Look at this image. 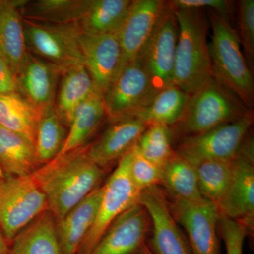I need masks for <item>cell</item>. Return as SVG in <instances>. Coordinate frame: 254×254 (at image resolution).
<instances>
[{"label":"cell","mask_w":254,"mask_h":254,"mask_svg":"<svg viewBox=\"0 0 254 254\" xmlns=\"http://www.w3.org/2000/svg\"><path fill=\"white\" fill-rule=\"evenodd\" d=\"M88 148L86 145L58 155L31 175L56 222L99 187L104 171L90 158Z\"/></svg>","instance_id":"6da1fadb"},{"label":"cell","mask_w":254,"mask_h":254,"mask_svg":"<svg viewBox=\"0 0 254 254\" xmlns=\"http://www.w3.org/2000/svg\"><path fill=\"white\" fill-rule=\"evenodd\" d=\"M173 9L179 28L173 83L190 95L213 78L208 23L203 10Z\"/></svg>","instance_id":"7a4b0ae2"},{"label":"cell","mask_w":254,"mask_h":254,"mask_svg":"<svg viewBox=\"0 0 254 254\" xmlns=\"http://www.w3.org/2000/svg\"><path fill=\"white\" fill-rule=\"evenodd\" d=\"M207 11L213 29L212 41L208 44L213 77L252 110L254 104V79L241 50L240 37L229 20L213 10Z\"/></svg>","instance_id":"3957f363"},{"label":"cell","mask_w":254,"mask_h":254,"mask_svg":"<svg viewBox=\"0 0 254 254\" xmlns=\"http://www.w3.org/2000/svg\"><path fill=\"white\" fill-rule=\"evenodd\" d=\"M250 115L252 110L213 78L190 95L179 123L190 136Z\"/></svg>","instance_id":"277c9868"},{"label":"cell","mask_w":254,"mask_h":254,"mask_svg":"<svg viewBox=\"0 0 254 254\" xmlns=\"http://www.w3.org/2000/svg\"><path fill=\"white\" fill-rule=\"evenodd\" d=\"M23 23L28 53L62 73L75 65L83 64L78 22L51 24L23 19Z\"/></svg>","instance_id":"5b68a950"},{"label":"cell","mask_w":254,"mask_h":254,"mask_svg":"<svg viewBox=\"0 0 254 254\" xmlns=\"http://www.w3.org/2000/svg\"><path fill=\"white\" fill-rule=\"evenodd\" d=\"M131 150L119 161L118 166L103 187L98 214L91 230L80 247V254H90L112 223L127 209L138 203L140 191L130 175Z\"/></svg>","instance_id":"8992f818"},{"label":"cell","mask_w":254,"mask_h":254,"mask_svg":"<svg viewBox=\"0 0 254 254\" xmlns=\"http://www.w3.org/2000/svg\"><path fill=\"white\" fill-rule=\"evenodd\" d=\"M47 210L46 196L31 175L0 181V228L8 240Z\"/></svg>","instance_id":"52a82bcc"},{"label":"cell","mask_w":254,"mask_h":254,"mask_svg":"<svg viewBox=\"0 0 254 254\" xmlns=\"http://www.w3.org/2000/svg\"><path fill=\"white\" fill-rule=\"evenodd\" d=\"M158 92L137 58L120 71L103 95L106 116L112 123L131 118L149 104Z\"/></svg>","instance_id":"ba28073f"},{"label":"cell","mask_w":254,"mask_h":254,"mask_svg":"<svg viewBox=\"0 0 254 254\" xmlns=\"http://www.w3.org/2000/svg\"><path fill=\"white\" fill-rule=\"evenodd\" d=\"M252 123L253 115H250L188 136L175 152L192 164L205 160H232L245 141Z\"/></svg>","instance_id":"9c48e42d"},{"label":"cell","mask_w":254,"mask_h":254,"mask_svg":"<svg viewBox=\"0 0 254 254\" xmlns=\"http://www.w3.org/2000/svg\"><path fill=\"white\" fill-rule=\"evenodd\" d=\"M178 31L175 10L166 2L151 36L138 57L158 91L174 85Z\"/></svg>","instance_id":"30bf717a"},{"label":"cell","mask_w":254,"mask_h":254,"mask_svg":"<svg viewBox=\"0 0 254 254\" xmlns=\"http://www.w3.org/2000/svg\"><path fill=\"white\" fill-rule=\"evenodd\" d=\"M173 218L185 228L193 254H220L218 227L220 210L206 198L168 202Z\"/></svg>","instance_id":"8fae6325"},{"label":"cell","mask_w":254,"mask_h":254,"mask_svg":"<svg viewBox=\"0 0 254 254\" xmlns=\"http://www.w3.org/2000/svg\"><path fill=\"white\" fill-rule=\"evenodd\" d=\"M254 142L243 141L232 162L231 180L226 194L219 205L220 215L245 224L254 225Z\"/></svg>","instance_id":"7c38bea8"},{"label":"cell","mask_w":254,"mask_h":254,"mask_svg":"<svg viewBox=\"0 0 254 254\" xmlns=\"http://www.w3.org/2000/svg\"><path fill=\"white\" fill-rule=\"evenodd\" d=\"M138 203L148 212L151 237L147 242L153 254H193L190 243L173 218L165 193L158 186L141 192Z\"/></svg>","instance_id":"4fadbf2b"},{"label":"cell","mask_w":254,"mask_h":254,"mask_svg":"<svg viewBox=\"0 0 254 254\" xmlns=\"http://www.w3.org/2000/svg\"><path fill=\"white\" fill-rule=\"evenodd\" d=\"M150 227L148 212L136 203L112 223L90 254H141Z\"/></svg>","instance_id":"5bb4252c"},{"label":"cell","mask_w":254,"mask_h":254,"mask_svg":"<svg viewBox=\"0 0 254 254\" xmlns=\"http://www.w3.org/2000/svg\"><path fill=\"white\" fill-rule=\"evenodd\" d=\"M79 43L83 64L95 92L103 98L121 68L122 50L118 33L89 35L81 32Z\"/></svg>","instance_id":"9a60e30c"},{"label":"cell","mask_w":254,"mask_h":254,"mask_svg":"<svg viewBox=\"0 0 254 254\" xmlns=\"http://www.w3.org/2000/svg\"><path fill=\"white\" fill-rule=\"evenodd\" d=\"M165 5L166 1L160 0H133L123 26L117 33L122 50L120 71L141 54Z\"/></svg>","instance_id":"2e32d148"},{"label":"cell","mask_w":254,"mask_h":254,"mask_svg":"<svg viewBox=\"0 0 254 254\" xmlns=\"http://www.w3.org/2000/svg\"><path fill=\"white\" fill-rule=\"evenodd\" d=\"M61 71L28 53L17 76L18 94L44 113L55 105Z\"/></svg>","instance_id":"e0dca14e"},{"label":"cell","mask_w":254,"mask_h":254,"mask_svg":"<svg viewBox=\"0 0 254 254\" xmlns=\"http://www.w3.org/2000/svg\"><path fill=\"white\" fill-rule=\"evenodd\" d=\"M148 126L141 119L133 117L113 122L96 141L88 145V155L105 168L129 151Z\"/></svg>","instance_id":"ac0fdd59"},{"label":"cell","mask_w":254,"mask_h":254,"mask_svg":"<svg viewBox=\"0 0 254 254\" xmlns=\"http://www.w3.org/2000/svg\"><path fill=\"white\" fill-rule=\"evenodd\" d=\"M103 194L98 187L56 222L57 234L63 254H76L94 223Z\"/></svg>","instance_id":"d6986e66"},{"label":"cell","mask_w":254,"mask_h":254,"mask_svg":"<svg viewBox=\"0 0 254 254\" xmlns=\"http://www.w3.org/2000/svg\"><path fill=\"white\" fill-rule=\"evenodd\" d=\"M0 53L17 77L28 55L17 1H0Z\"/></svg>","instance_id":"ffe728a7"},{"label":"cell","mask_w":254,"mask_h":254,"mask_svg":"<svg viewBox=\"0 0 254 254\" xmlns=\"http://www.w3.org/2000/svg\"><path fill=\"white\" fill-rule=\"evenodd\" d=\"M93 93H96L93 81L84 64L71 66L60 77L55 109L65 126L69 127L80 105Z\"/></svg>","instance_id":"44dd1931"},{"label":"cell","mask_w":254,"mask_h":254,"mask_svg":"<svg viewBox=\"0 0 254 254\" xmlns=\"http://www.w3.org/2000/svg\"><path fill=\"white\" fill-rule=\"evenodd\" d=\"M13 240L9 254H63L56 221L49 210L37 217Z\"/></svg>","instance_id":"7402d4cb"},{"label":"cell","mask_w":254,"mask_h":254,"mask_svg":"<svg viewBox=\"0 0 254 254\" xmlns=\"http://www.w3.org/2000/svg\"><path fill=\"white\" fill-rule=\"evenodd\" d=\"M132 0H88L78 24L89 35L117 33L123 26Z\"/></svg>","instance_id":"603a6c76"},{"label":"cell","mask_w":254,"mask_h":254,"mask_svg":"<svg viewBox=\"0 0 254 254\" xmlns=\"http://www.w3.org/2000/svg\"><path fill=\"white\" fill-rule=\"evenodd\" d=\"M87 3L88 0L17 1L23 19L51 24L79 22Z\"/></svg>","instance_id":"cb8c5ba5"},{"label":"cell","mask_w":254,"mask_h":254,"mask_svg":"<svg viewBox=\"0 0 254 254\" xmlns=\"http://www.w3.org/2000/svg\"><path fill=\"white\" fill-rule=\"evenodd\" d=\"M36 148L24 136L0 126V165L14 177L31 175L36 170Z\"/></svg>","instance_id":"d4e9b609"},{"label":"cell","mask_w":254,"mask_h":254,"mask_svg":"<svg viewBox=\"0 0 254 254\" xmlns=\"http://www.w3.org/2000/svg\"><path fill=\"white\" fill-rule=\"evenodd\" d=\"M106 116L103 98L93 93L80 105L69 125V131L59 154L63 155L86 145Z\"/></svg>","instance_id":"484cf974"},{"label":"cell","mask_w":254,"mask_h":254,"mask_svg":"<svg viewBox=\"0 0 254 254\" xmlns=\"http://www.w3.org/2000/svg\"><path fill=\"white\" fill-rule=\"evenodd\" d=\"M41 114L18 93L0 95V126L35 145Z\"/></svg>","instance_id":"4316f807"},{"label":"cell","mask_w":254,"mask_h":254,"mask_svg":"<svg viewBox=\"0 0 254 254\" xmlns=\"http://www.w3.org/2000/svg\"><path fill=\"white\" fill-rule=\"evenodd\" d=\"M160 184L173 199L194 201L203 198L194 166L176 152L162 168Z\"/></svg>","instance_id":"83f0119b"},{"label":"cell","mask_w":254,"mask_h":254,"mask_svg":"<svg viewBox=\"0 0 254 254\" xmlns=\"http://www.w3.org/2000/svg\"><path fill=\"white\" fill-rule=\"evenodd\" d=\"M189 96L175 85L167 87L158 91L149 104L135 113L133 118L141 119L148 125L171 126L181 120Z\"/></svg>","instance_id":"f1b7e54d"},{"label":"cell","mask_w":254,"mask_h":254,"mask_svg":"<svg viewBox=\"0 0 254 254\" xmlns=\"http://www.w3.org/2000/svg\"><path fill=\"white\" fill-rule=\"evenodd\" d=\"M232 162L233 159L230 160H205L193 164L202 196L213 202L218 208L230 185Z\"/></svg>","instance_id":"f546056e"},{"label":"cell","mask_w":254,"mask_h":254,"mask_svg":"<svg viewBox=\"0 0 254 254\" xmlns=\"http://www.w3.org/2000/svg\"><path fill=\"white\" fill-rule=\"evenodd\" d=\"M55 106L41 114L35 143L37 163H49L59 154L66 134Z\"/></svg>","instance_id":"4dcf8cb0"},{"label":"cell","mask_w":254,"mask_h":254,"mask_svg":"<svg viewBox=\"0 0 254 254\" xmlns=\"http://www.w3.org/2000/svg\"><path fill=\"white\" fill-rule=\"evenodd\" d=\"M170 138L169 127L153 124L147 127L134 146L142 156L163 168L175 154Z\"/></svg>","instance_id":"1f68e13d"},{"label":"cell","mask_w":254,"mask_h":254,"mask_svg":"<svg viewBox=\"0 0 254 254\" xmlns=\"http://www.w3.org/2000/svg\"><path fill=\"white\" fill-rule=\"evenodd\" d=\"M130 175L135 186L142 192L160 184L162 168L142 156L133 145L131 149Z\"/></svg>","instance_id":"d6a6232c"},{"label":"cell","mask_w":254,"mask_h":254,"mask_svg":"<svg viewBox=\"0 0 254 254\" xmlns=\"http://www.w3.org/2000/svg\"><path fill=\"white\" fill-rule=\"evenodd\" d=\"M240 43L242 45L250 68L254 61V1L242 0L238 4Z\"/></svg>","instance_id":"836d02e7"},{"label":"cell","mask_w":254,"mask_h":254,"mask_svg":"<svg viewBox=\"0 0 254 254\" xmlns=\"http://www.w3.org/2000/svg\"><path fill=\"white\" fill-rule=\"evenodd\" d=\"M226 254H243V246L248 234L245 224L221 215L219 223Z\"/></svg>","instance_id":"e575fe53"},{"label":"cell","mask_w":254,"mask_h":254,"mask_svg":"<svg viewBox=\"0 0 254 254\" xmlns=\"http://www.w3.org/2000/svg\"><path fill=\"white\" fill-rule=\"evenodd\" d=\"M170 4L175 9L213 10L227 20L231 12V3L225 0H175Z\"/></svg>","instance_id":"d590c367"},{"label":"cell","mask_w":254,"mask_h":254,"mask_svg":"<svg viewBox=\"0 0 254 254\" xmlns=\"http://www.w3.org/2000/svg\"><path fill=\"white\" fill-rule=\"evenodd\" d=\"M18 93L17 77L0 53V95Z\"/></svg>","instance_id":"8d00e7d4"},{"label":"cell","mask_w":254,"mask_h":254,"mask_svg":"<svg viewBox=\"0 0 254 254\" xmlns=\"http://www.w3.org/2000/svg\"><path fill=\"white\" fill-rule=\"evenodd\" d=\"M10 249L0 232V254H9Z\"/></svg>","instance_id":"74e56055"},{"label":"cell","mask_w":254,"mask_h":254,"mask_svg":"<svg viewBox=\"0 0 254 254\" xmlns=\"http://www.w3.org/2000/svg\"><path fill=\"white\" fill-rule=\"evenodd\" d=\"M141 254H152L151 251L148 248V245H145L143 247V250H142Z\"/></svg>","instance_id":"f35d334b"}]
</instances>
